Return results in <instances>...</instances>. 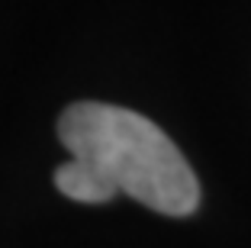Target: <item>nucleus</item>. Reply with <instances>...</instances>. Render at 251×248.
Wrapping results in <instances>:
<instances>
[{
	"label": "nucleus",
	"mask_w": 251,
	"mask_h": 248,
	"mask_svg": "<svg viewBox=\"0 0 251 248\" xmlns=\"http://www.w3.org/2000/svg\"><path fill=\"white\" fill-rule=\"evenodd\" d=\"M58 139L71 152L55 168V187L77 203L132 197L164 216H190L200 181L168 132L148 116L100 100H81L61 113Z\"/></svg>",
	"instance_id": "obj_1"
}]
</instances>
